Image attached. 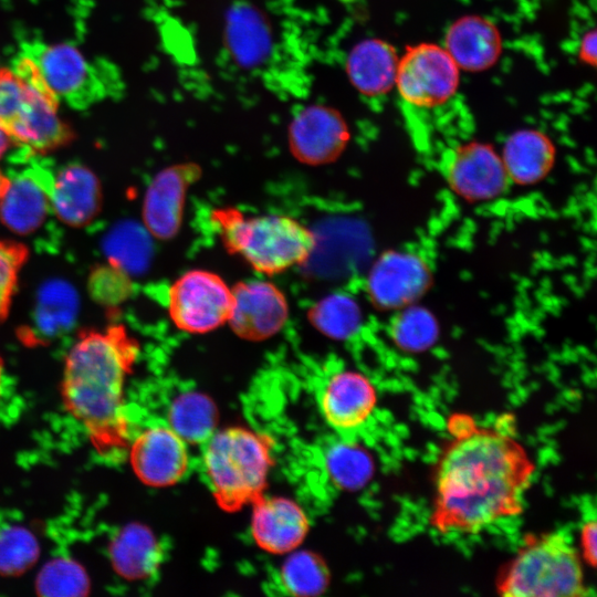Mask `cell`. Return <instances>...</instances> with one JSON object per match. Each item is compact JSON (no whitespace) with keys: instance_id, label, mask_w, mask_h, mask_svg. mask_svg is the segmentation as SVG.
<instances>
[{"instance_id":"30","label":"cell","mask_w":597,"mask_h":597,"mask_svg":"<svg viewBox=\"0 0 597 597\" xmlns=\"http://www.w3.org/2000/svg\"><path fill=\"white\" fill-rule=\"evenodd\" d=\"M40 545L25 526L6 525L0 528V576H19L35 565Z\"/></svg>"},{"instance_id":"35","label":"cell","mask_w":597,"mask_h":597,"mask_svg":"<svg viewBox=\"0 0 597 597\" xmlns=\"http://www.w3.org/2000/svg\"><path fill=\"white\" fill-rule=\"evenodd\" d=\"M2 379H3V360L0 356V395H1Z\"/></svg>"},{"instance_id":"11","label":"cell","mask_w":597,"mask_h":597,"mask_svg":"<svg viewBox=\"0 0 597 597\" xmlns=\"http://www.w3.org/2000/svg\"><path fill=\"white\" fill-rule=\"evenodd\" d=\"M317 404L326 423L348 437L371 418L377 406V389L360 371L338 369L320 385Z\"/></svg>"},{"instance_id":"29","label":"cell","mask_w":597,"mask_h":597,"mask_svg":"<svg viewBox=\"0 0 597 597\" xmlns=\"http://www.w3.org/2000/svg\"><path fill=\"white\" fill-rule=\"evenodd\" d=\"M39 596L83 597L91 590V582L84 567L70 558L48 562L36 576Z\"/></svg>"},{"instance_id":"21","label":"cell","mask_w":597,"mask_h":597,"mask_svg":"<svg viewBox=\"0 0 597 597\" xmlns=\"http://www.w3.org/2000/svg\"><path fill=\"white\" fill-rule=\"evenodd\" d=\"M500 156L511 185L526 187L537 185L549 175L556 148L544 132L522 128L506 137Z\"/></svg>"},{"instance_id":"12","label":"cell","mask_w":597,"mask_h":597,"mask_svg":"<svg viewBox=\"0 0 597 597\" xmlns=\"http://www.w3.org/2000/svg\"><path fill=\"white\" fill-rule=\"evenodd\" d=\"M350 139L343 115L327 105H308L298 111L290 123L287 144L300 163L310 166L335 161Z\"/></svg>"},{"instance_id":"6","label":"cell","mask_w":597,"mask_h":597,"mask_svg":"<svg viewBox=\"0 0 597 597\" xmlns=\"http://www.w3.org/2000/svg\"><path fill=\"white\" fill-rule=\"evenodd\" d=\"M21 48V54L36 64L59 102L73 108L85 109L121 93L119 72L104 57H88L67 43L32 40L23 42Z\"/></svg>"},{"instance_id":"14","label":"cell","mask_w":597,"mask_h":597,"mask_svg":"<svg viewBox=\"0 0 597 597\" xmlns=\"http://www.w3.org/2000/svg\"><path fill=\"white\" fill-rule=\"evenodd\" d=\"M129 462L135 475L144 484L169 486L182 480L189 471L188 443L168 425H155L133 440Z\"/></svg>"},{"instance_id":"16","label":"cell","mask_w":597,"mask_h":597,"mask_svg":"<svg viewBox=\"0 0 597 597\" xmlns=\"http://www.w3.org/2000/svg\"><path fill=\"white\" fill-rule=\"evenodd\" d=\"M200 176L195 164H178L159 171L149 184L143 203V220L149 233L167 240L181 226L186 193Z\"/></svg>"},{"instance_id":"31","label":"cell","mask_w":597,"mask_h":597,"mask_svg":"<svg viewBox=\"0 0 597 597\" xmlns=\"http://www.w3.org/2000/svg\"><path fill=\"white\" fill-rule=\"evenodd\" d=\"M29 258L21 242L0 240V323L8 316L19 273Z\"/></svg>"},{"instance_id":"20","label":"cell","mask_w":597,"mask_h":597,"mask_svg":"<svg viewBox=\"0 0 597 597\" xmlns=\"http://www.w3.org/2000/svg\"><path fill=\"white\" fill-rule=\"evenodd\" d=\"M44 172L28 169L14 179L0 198V219L17 234H29L44 221L51 209L50 189L52 185Z\"/></svg>"},{"instance_id":"4","label":"cell","mask_w":597,"mask_h":597,"mask_svg":"<svg viewBox=\"0 0 597 597\" xmlns=\"http://www.w3.org/2000/svg\"><path fill=\"white\" fill-rule=\"evenodd\" d=\"M495 588L503 597L588 595L579 554L561 532L526 535L516 555L500 572Z\"/></svg>"},{"instance_id":"2","label":"cell","mask_w":597,"mask_h":597,"mask_svg":"<svg viewBox=\"0 0 597 597\" xmlns=\"http://www.w3.org/2000/svg\"><path fill=\"white\" fill-rule=\"evenodd\" d=\"M138 353L137 341L118 324L81 332L65 357L62 404L101 454L127 446L124 389Z\"/></svg>"},{"instance_id":"23","label":"cell","mask_w":597,"mask_h":597,"mask_svg":"<svg viewBox=\"0 0 597 597\" xmlns=\"http://www.w3.org/2000/svg\"><path fill=\"white\" fill-rule=\"evenodd\" d=\"M113 569L130 582L155 575L164 561V549L154 532L139 523L124 526L109 544Z\"/></svg>"},{"instance_id":"18","label":"cell","mask_w":597,"mask_h":597,"mask_svg":"<svg viewBox=\"0 0 597 597\" xmlns=\"http://www.w3.org/2000/svg\"><path fill=\"white\" fill-rule=\"evenodd\" d=\"M51 209L71 227L88 224L102 207V188L98 178L87 167L71 164L52 179Z\"/></svg>"},{"instance_id":"32","label":"cell","mask_w":597,"mask_h":597,"mask_svg":"<svg viewBox=\"0 0 597 597\" xmlns=\"http://www.w3.org/2000/svg\"><path fill=\"white\" fill-rule=\"evenodd\" d=\"M579 538L582 556L594 568L597 561V524L595 519L587 520L583 523Z\"/></svg>"},{"instance_id":"33","label":"cell","mask_w":597,"mask_h":597,"mask_svg":"<svg viewBox=\"0 0 597 597\" xmlns=\"http://www.w3.org/2000/svg\"><path fill=\"white\" fill-rule=\"evenodd\" d=\"M596 44L597 36L596 30L591 29L586 31L578 43V59L590 66L596 65Z\"/></svg>"},{"instance_id":"27","label":"cell","mask_w":597,"mask_h":597,"mask_svg":"<svg viewBox=\"0 0 597 597\" xmlns=\"http://www.w3.org/2000/svg\"><path fill=\"white\" fill-rule=\"evenodd\" d=\"M329 572L315 553L293 551L279 570V587L291 596H317L328 586Z\"/></svg>"},{"instance_id":"5","label":"cell","mask_w":597,"mask_h":597,"mask_svg":"<svg viewBox=\"0 0 597 597\" xmlns=\"http://www.w3.org/2000/svg\"><path fill=\"white\" fill-rule=\"evenodd\" d=\"M212 218L226 247L263 274L303 263L315 248L314 234L287 216L245 217L235 209H218Z\"/></svg>"},{"instance_id":"1","label":"cell","mask_w":597,"mask_h":597,"mask_svg":"<svg viewBox=\"0 0 597 597\" xmlns=\"http://www.w3.org/2000/svg\"><path fill=\"white\" fill-rule=\"evenodd\" d=\"M436 470L430 526L440 534L474 535L519 516L536 465L509 431L475 422L452 434Z\"/></svg>"},{"instance_id":"3","label":"cell","mask_w":597,"mask_h":597,"mask_svg":"<svg viewBox=\"0 0 597 597\" xmlns=\"http://www.w3.org/2000/svg\"><path fill=\"white\" fill-rule=\"evenodd\" d=\"M201 446L202 473L221 509L233 512L263 495L273 465L270 436L233 427L214 431Z\"/></svg>"},{"instance_id":"13","label":"cell","mask_w":597,"mask_h":597,"mask_svg":"<svg viewBox=\"0 0 597 597\" xmlns=\"http://www.w3.org/2000/svg\"><path fill=\"white\" fill-rule=\"evenodd\" d=\"M27 85L23 100L2 130L11 143L33 153L44 154L69 144L74 133L57 115L59 100L49 88Z\"/></svg>"},{"instance_id":"34","label":"cell","mask_w":597,"mask_h":597,"mask_svg":"<svg viewBox=\"0 0 597 597\" xmlns=\"http://www.w3.org/2000/svg\"><path fill=\"white\" fill-rule=\"evenodd\" d=\"M9 182H10V179L0 169V198L2 197L4 191L7 190V188L9 186Z\"/></svg>"},{"instance_id":"24","label":"cell","mask_w":597,"mask_h":597,"mask_svg":"<svg viewBox=\"0 0 597 597\" xmlns=\"http://www.w3.org/2000/svg\"><path fill=\"white\" fill-rule=\"evenodd\" d=\"M322 464L329 482L343 491L360 490L375 472L374 459L368 450L345 436L324 448Z\"/></svg>"},{"instance_id":"19","label":"cell","mask_w":597,"mask_h":597,"mask_svg":"<svg viewBox=\"0 0 597 597\" xmlns=\"http://www.w3.org/2000/svg\"><path fill=\"white\" fill-rule=\"evenodd\" d=\"M443 46L460 70L480 72L495 64L501 54L502 39L492 21L468 14L448 27Z\"/></svg>"},{"instance_id":"15","label":"cell","mask_w":597,"mask_h":597,"mask_svg":"<svg viewBox=\"0 0 597 597\" xmlns=\"http://www.w3.org/2000/svg\"><path fill=\"white\" fill-rule=\"evenodd\" d=\"M289 317L283 292L268 281L240 282L232 289L228 322L247 341H264L280 332Z\"/></svg>"},{"instance_id":"25","label":"cell","mask_w":597,"mask_h":597,"mask_svg":"<svg viewBox=\"0 0 597 597\" xmlns=\"http://www.w3.org/2000/svg\"><path fill=\"white\" fill-rule=\"evenodd\" d=\"M167 425L187 443L203 444L216 431L217 408L198 391L178 394L169 405Z\"/></svg>"},{"instance_id":"26","label":"cell","mask_w":597,"mask_h":597,"mask_svg":"<svg viewBox=\"0 0 597 597\" xmlns=\"http://www.w3.org/2000/svg\"><path fill=\"white\" fill-rule=\"evenodd\" d=\"M440 334L437 317L419 302L394 312L388 335L405 353H421L431 348Z\"/></svg>"},{"instance_id":"8","label":"cell","mask_w":597,"mask_h":597,"mask_svg":"<svg viewBox=\"0 0 597 597\" xmlns=\"http://www.w3.org/2000/svg\"><path fill=\"white\" fill-rule=\"evenodd\" d=\"M232 290L216 273L190 270L179 276L168 293L172 323L190 334L211 332L228 322Z\"/></svg>"},{"instance_id":"22","label":"cell","mask_w":597,"mask_h":597,"mask_svg":"<svg viewBox=\"0 0 597 597\" xmlns=\"http://www.w3.org/2000/svg\"><path fill=\"white\" fill-rule=\"evenodd\" d=\"M398 61L391 44L380 39H365L349 51L345 69L350 84L360 94L375 97L395 87Z\"/></svg>"},{"instance_id":"9","label":"cell","mask_w":597,"mask_h":597,"mask_svg":"<svg viewBox=\"0 0 597 597\" xmlns=\"http://www.w3.org/2000/svg\"><path fill=\"white\" fill-rule=\"evenodd\" d=\"M441 170L449 189L470 203L495 200L511 185L500 153L483 142H464L448 149Z\"/></svg>"},{"instance_id":"10","label":"cell","mask_w":597,"mask_h":597,"mask_svg":"<svg viewBox=\"0 0 597 597\" xmlns=\"http://www.w3.org/2000/svg\"><path fill=\"white\" fill-rule=\"evenodd\" d=\"M432 280L431 268L419 253L389 250L371 264L365 289L376 308L395 312L418 303L429 291Z\"/></svg>"},{"instance_id":"28","label":"cell","mask_w":597,"mask_h":597,"mask_svg":"<svg viewBox=\"0 0 597 597\" xmlns=\"http://www.w3.org/2000/svg\"><path fill=\"white\" fill-rule=\"evenodd\" d=\"M316 329L335 341H346L360 328L363 314L358 303L347 294H331L318 301L308 312Z\"/></svg>"},{"instance_id":"17","label":"cell","mask_w":597,"mask_h":597,"mask_svg":"<svg viewBox=\"0 0 597 597\" xmlns=\"http://www.w3.org/2000/svg\"><path fill=\"white\" fill-rule=\"evenodd\" d=\"M252 505L251 533L260 548L272 554H289L304 541L310 522L295 501L262 495Z\"/></svg>"},{"instance_id":"7","label":"cell","mask_w":597,"mask_h":597,"mask_svg":"<svg viewBox=\"0 0 597 597\" xmlns=\"http://www.w3.org/2000/svg\"><path fill=\"white\" fill-rule=\"evenodd\" d=\"M459 84L460 69L443 45L423 42L399 56L395 87L413 107L434 108L447 103Z\"/></svg>"}]
</instances>
